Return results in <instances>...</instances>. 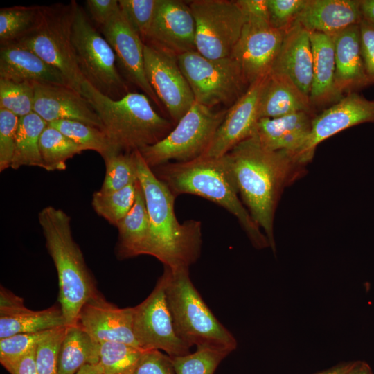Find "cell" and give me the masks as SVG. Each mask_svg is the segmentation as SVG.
Segmentation results:
<instances>
[{"label": "cell", "mask_w": 374, "mask_h": 374, "mask_svg": "<svg viewBox=\"0 0 374 374\" xmlns=\"http://www.w3.org/2000/svg\"><path fill=\"white\" fill-rule=\"evenodd\" d=\"M225 157L239 194L275 252L276 208L284 187L301 166L285 151L268 150L253 136L235 145Z\"/></svg>", "instance_id": "1"}, {"label": "cell", "mask_w": 374, "mask_h": 374, "mask_svg": "<svg viewBox=\"0 0 374 374\" xmlns=\"http://www.w3.org/2000/svg\"><path fill=\"white\" fill-rule=\"evenodd\" d=\"M138 180L145 197L150 222L148 254L172 269L189 268L201 251L202 224L195 220L179 223L174 204L176 197L134 151Z\"/></svg>", "instance_id": "2"}, {"label": "cell", "mask_w": 374, "mask_h": 374, "mask_svg": "<svg viewBox=\"0 0 374 374\" xmlns=\"http://www.w3.org/2000/svg\"><path fill=\"white\" fill-rule=\"evenodd\" d=\"M152 170L175 197L195 195L222 206L237 218L254 247L261 249L269 247L267 238L238 197L225 155L168 162Z\"/></svg>", "instance_id": "3"}, {"label": "cell", "mask_w": 374, "mask_h": 374, "mask_svg": "<svg viewBox=\"0 0 374 374\" xmlns=\"http://www.w3.org/2000/svg\"><path fill=\"white\" fill-rule=\"evenodd\" d=\"M38 221L57 270L58 301L66 326L77 325L82 307L98 292L94 280L73 238L70 216L60 208L47 206L39 213Z\"/></svg>", "instance_id": "4"}, {"label": "cell", "mask_w": 374, "mask_h": 374, "mask_svg": "<svg viewBox=\"0 0 374 374\" xmlns=\"http://www.w3.org/2000/svg\"><path fill=\"white\" fill-rule=\"evenodd\" d=\"M82 91L119 153H131L153 145L172 130L171 123L154 110L143 93L130 91L121 98L114 100L100 93L87 81Z\"/></svg>", "instance_id": "5"}, {"label": "cell", "mask_w": 374, "mask_h": 374, "mask_svg": "<svg viewBox=\"0 0 374 374\" xmlns=\"http://www.w3.org/2000/svg\"><path fill=\"white\" fill-rule=\"evenodd\" d=\"M166 294L178 337L190 348H211L231 353L237 348L232 333L213 314L194 286L188 268L164 267Z\"/></svg>", "instance_id": "6"}, {"label": "cell", "mask_w": 374, "mask_h": 374, "mask_svg": "<svg viewBox=\"0 0 374 374\" xmlns=\"http://www.w3.org/2000/svg\"><path fill=\"white\" fill-rule=\"evenodd\" d=\"M76 6L72 1L67 4L42 6L41 20L36 28L9 45L33 52L62 72L71 87L82 94L85 80L78 69L71 41Z\"/></svg>", "instance_id": "7"}, {"label": "cell", "mask_w": 374, "mask_h": 374, "mask_svg": "<svg viewBox=\"0 0 374 374\" xmlns=\"http://www.w3.org/2000/svg\"><path fill=\"white\" fill-rule=\"evenodd\" d=\"M71 41L78 69L85 81L102 94L118 100L130 91L116 65V55L78 3Z\"/></svg>", "instance_id": "8"}, {"label": "cell", "mask_w": 374, "mask_h": 374, "mask_svg": "<svg viewBox=\"0 0 374 374\" xmlns=\"http://www.w3.org/2000/svg\"><path fill=\"white\" fill-rule=\"evenodd\" d=\"M226 111L214 112L195 102L166 137L139 150L143 160L154 168L172 161L185 162L202 156Z\"/></svg>", "instance_id": "9"}, {"label": "cell", "mask_w": 374, "mask_h": 374, "mask_svg": "<svg viewBox=\"0 0 374 374\" xmlns=\"http://www.w3.org/2000/svg\"><path fill=\"white\" fill-rule=\"evenodd\" d=\"M195 101L211 108L232 105L249 87L240 66L231 56L208 58L197 51L177 56Z\"/></svg>", "instance_id": "10"}, {"label": "cell", "mask_w": 374, "mask_h": 374, "mask_svg": "<svg viewBox=\"0 0 374 374\" xmlns=\"http://www.w3.org/2000/svg\"><path fill=\"white\" fill-rule=\"evenodd\" d=\"M195 26V50L203 56H231L247 15L238 1L195 0L188 3Z\"/></svg>", "instance_id": "11"}, {"label": "cell", "mask_w": 374, "mask_h": 374, "mask_svg": "<svg viewBox=\"0 0 374 374\" xmlns=\"http://www.w3.org/2000/svg\"><path fill=\"white\" fill-rule=\"evenodd\" d=\"M133 328L141 349L163 350L171 357L190 353V348L176 333L163 274L149 296L134 307Z\"/></svg>", "instance_id": "12"}, {"label": "cell", "mask_w": 374, "mask_h": 374, "mask_svg": "<svg viewBox=\"0 0 374 374\" xmlns=\"http://www.w3.org/2000/svg\"><path fill=\"white\" fill-rule=\"evenodd\" d=\"M364 123H374V100H368L355 91L346 93L314 117L310 132L301 146L294 152L287 154L297 165L303 166L312 159L319 143Z\"/></svg>", "instance_id": "13"}, {"label": "cell", "mask_w": 374, "mask_h": 374, "mask_svg": "<svg viewBox=\"0 0 374 374\" xmlns=\"http://www.w3.org/2000/svg\"><path fill=\"white\" fill-rule=\"evenodd\" d=\"M145 70L155 94L177 123L195 103L190 85L175 55L150 42H144Z\"/></svg>", "instance_id": "14"}, {"label": "cell", "mask_w": 374, "mask_h": 374, "mask_svg": "<svg viewBox=\"0 0 374 374\" xmlns=\"http://www.w3.org/2000/svg\"><path fill=\"white\" fill-rule=\"evenodd\" d=\"M283 36L268 20L247 15L231 57L240 66L249 85L270 73Z\"/></svg>", "instance_id": "15"}, {"label": "cell", "mask_w": 374, "mask_h": 374, "mask_svg": "<svg viewBox=\"0 0 374 374\" xmlns=\"http://www.w3.org/2000/svg\"><path fill=\"white\" fill-rule=\"evenodd\" d=\"M101 30L129 81L139 88L155 105L160 106L161 103L146 77L144 42L129 24L120 8L101 26Z\"/></svg>", "instance_id": "16"}, {"label": "cell", "mask_w": 374, "mask_h": 374, "mask_svg": "<svg viewBox=\"0 0 374 374\" xmlns=\"http://www.w3.org/2000/svg\"><path fill=\"white\" fill-rule=\"evenodd\" d=\"M133 321L134 307L118 308L98 291L82 307L78 324L96 343L116 341L139 348Z\"/></svg>", "instance_id": "17"}, {"label": "cell", "mask_w": 374, "mask_h": 374, "mask_svg": "<svg viewBox=\"0 0 374 374\" xmlns=\"http://www.w3.org/2000/svg\"><path fill=\"white\" fill-rule=\"evenodd\" d=\"M195 21L188 5L179 0H159L145 42L175 55L195 50Z\"/></svg>", "instance_id": "18"}, {"label": "cell", "mask_w": 374, "mask_h": 374, "mask_svg": "<svg viewBox=\"0 0 374 374\" xmlns=\"http://www.w3.org/2000/svg\"><path fill=\"white\" fill-rule=\"evenodd\" d=\"M268 75L250 84L243 95L227 109L224 120L202 156L223 157L238 143L252 136L259 120L261 90Z\"/></svg>", "instance_id": "19"}, {"label": "cell", "mask_w": 374, "mask_h": 374, "mask_svg": "<svg viewBox=\"0 0 374 374\" xmlns=\"http://www.w3.org/2000/svg\"><path fill=\"white\" fill-rule=\"evenodd\" d=\"M33 112L47 123L61 120L77 121L104 131V126L91 105L82 93L69 86L33 82Z\"/></svg>", "instance_id": "20"}, {"label": "cell", "mask_w": 374, "mask_h": 374, "mask_svg": "<svg viewBox=\"0 0 374 374\" xmlns=\"http://www.w3.org/2000/svg\"><path fill=\"white\" fill-rule=\"evenodd\" d=\"M65 326L60 305L33 310L26 307L22 298L1 286L0 339L16 334L38 332Z\"/></svg>", "instance_id": "21"}, {"label": "cell", "mask_w": 374, "mask_h": 374, "mask_svg": "<svg viewBox=\"0 0 374 374\" xmlns=\"http://www.w3.org/2000/svg\"><path fill=\"white\" fill-rule=\"evenodd\" d=\"M313 54L309 32L298 23L284 33L283 42L271 72L287 75L309 96Z\"/></svg>", "instance_id": "22"}, {"label": "cell", "mask_w": 374, "mask_h": 374, "mask_svg": "<svg viewBox=\"0 0 374 374\" xmlns=\"http://www.w3.org/2000/svg\"><path fill=\"white\" fill-rule=\"evenodd\" d=\"M335 50V87L340 98L370 85L361 55L359 27L355 24L332 36Z\"/></svg>", "instance_id": "23"}, {"label": "cell", "mask_w": 374, "mask_h": 374, "mask_svg": "<svg viewBox=\"0 0 374 374\" xmlns=\"http://www.w3.org/2000/svg\"><path fill=\"white\" fill-rule=\"evenodd\" d=\"M362 19L359 0H305L295 23L332 37Z\"/></svg>", "instance_id": "24"}, {"label": "cell", "mask_w": 374, "mask_h": 374, "mask_svg": "<svg viewBox=\"0 0 374 374\" xmlns=\"http://www.w3.org/2000/svg\"><path fill=\"white\" fill-rule=\"evenodd\" d=\"M312 113L298 112L276 118H260L252 134L264 148L292 154L308 136Z\"/></svg>", "instance_id": "25"}, {"label": "cell", "mask_w": 374, "mask_h": 374, "mask_svg": "<svg viewBox=\"0 0 374 374\" xmlns=\"http://www.w3.org/2000/svg\"><path fill=\"white\" fill-rule=\"evenodd\" d=\"M0 78L69 86L64 75L33 52L12 45L0 48Z\"/></svg>", "instance_id": "26"}, {"label": "cell", "mask_w": 374, "mask_h": 374, "mask_svg": "<svg viewBox=\"0 0 374 374\" xmlns=\"http://www.w3.org/2000/svg\"><path fill=\"white\" fill-rule=\"evenodd\" d=\"M313 109L309 96L287 75L270 72L260 96L259 119L280 117L298 112L313 114Z\"/></svg>", "instance_id": "27"}, {"label": "cell", "mask_w": 374, "mask_h": 374, "mask_svg": "<svg viewBox=\"0 0 374 374\" xmlns=\"http://www.w3.org/2000/svg\"><path fill=\"white\" fill-rule=\"evenodd\" d=\"M313 54L312 82L310 100L314 107L336 103L340 98L335 87V50L333 38L328 35L309 32Z\"/></svg>", "instance_id": "28"}, {"label": "cell", "mask_w": 374, "mask_h": 374, "mask_svg": "<svg viewBox=\"0 0 374 374\" xmlns=\"http://www.w3.org/2000/svg\"><path fill=\"white\" fill-rule=\"evenodd\" d=\"M116 254L120 259L147 255L150 222L145 197L138 180L134 204L129 213L119 222Z\"/></svg>", "instance_id": "29"}, {"label": "cell", "mask_w": 374, "mask_h": 374, "mask_svg": "<svg viewBox=\"0 0 374 374\" xmlns=\"http://www.w3.org/2000/svg\"><path fill=\"white\" fill-rule=\"evenodd\" d=\"M98 343L78 325L66 326L61 344L58 374H75L84 365L97 364Z\"/></svg>", "instance_id": "30"}, {"label": "cell", "mask_w": 374, "mask_h": 374, "mask_svg": "<svg viewBox=\"0 0 374 374\" xmlns=\"http://www.w3.org/2000/svg\"><path fill=\"white\" fill-rule=\"evenodd\" d=\"M48 123L37 114L19 118L15 147L11 168L17 170L22 166H34L45 169L40 150V136Z\"/></svg>", "instance_id": "31"}, {"label": "cell", "mask_w": 374, "mask_h": 374, "mask_svg": "<svg viewBox=\"0 0 374 374\" xmlns=\"http://www.w3.org/2000/svg\"><path fill=\"white\" fill-rule=\"evenodd\" d=\"M42 6H15L0 9L1 46L13 44L33 32L38 26Z\"/></svg>", "instance_id": "32"}, {"label": "cell", "mask_w": 374, "mask_h": 374, "mask_svg": "<svg viewBox=\"0 0 374 374\" xmlns=\"http://www.w3.org/2000/svg\"><path fill=\"white\" fill-rule=\"evenodd\" d=\"M82 146L86 150L97 152L104 159L118 154L105 131L82 122L70 120L48 123Z\"/></svg>", "instance_id": "33"}, {"label": "cell", "mask_w": 374, "mask_h": 374, "mask_svg": "<svg viewBox=\"0 0 374 374\" xmlns=\"http://www.w3.org/2000/svg\"><path fill=\"white\" fill-rule=\"evenodd\" d=\"M39 150L45 170L48 171L64 170L69 159L86 150L48 125L40 136Z\"/></svg>", "instance_id": "34"}, {"label": "cell", "mask_w": 374, "mask_h": 374, "mask_svg": "<svg viewBox=\"0 0 374 374\" xmlns=\"http://www.w3.org/2000/svg\"><path fill=\"white\" fill-rule=\"evenodd\" d=\"M145 350L122 342H100L98 363L103 374H132Z\"/></svg>", "instance_id": "35"}, {"label": "cell", "mask_w": 374, "mask_h": 374, "mask_svg": "<svg viewBox=\"0 0 374 374\" xmlns=\"http://www.w3.org/2000/svg\"><path fill=\"white\" fill-rule=\"evenodd\" d=\"M137 181L114 192L102 193L98 190L93 193L91 206L95 212L116 227L134 204Z\"/></svg>", "instance_id": "36"}, {"label": "cell", "mask_w": 374, "mask_h": 374, "mask_svg": "<svg viewBox=\"0 0 374 374\" xmlns=\"http://www.w3.org/2000/svg\"><path fill=\"white\" fill-rule=\"evenodd\" d=\"M105 176L99 190L100 192L118 190L138 181L134 152L112 155L105 159Z\"/></svg>", "instance_id": "37"}, {"label": "cell", "mask_w": 374, "mask_h": 374, "mask_svg": "<svg viewBox=\"0 0 374 374\" xmlns=\"http://www.w3.org/2000/svg\"><path fill=\"white\" fill-rule=\"evenodd\" d=\"M20 333L0 339V362L12 374L19 362L52 330Z\"/></svg>", "instance_id": "38"}, {"label": "cell", "mask_w": 374, "mask_h": 374, "mask_svg": "<svg viewBox=\"0 0 374 374\" xmlns=\"http://www.w3.org/2000/svg\"><path fill=\"white\" fill-rule=\"evenodd\" d=\"M231 353L211 348H197L193 353L171 357L177 374H214Z\"/></svg>", "instance_id": "39"}, {"label": "cell", "mask_w": 374, "mask_h": 374, "mask_svg": "<svg viewBox=\"0 0 374 374\" xmlns=\"http://www.w3.org/2000/svg\"><path fill=\"white\" fill-rule=\"evenodd\" d=\"M33 82H16L0 78V108L22 117L33 112Z\"/></svg>", "instance_id": "40"}, {"label": "cell", "mask_w": 374, "mask_h": 374, "mask_svg": "<svg viewBox=\"0 0 374 374\" xmlns=\"http://www.w3.org/2000/svg\"><path fill=\"white\" fill-rule=\"evenodd\" d=\"M159 0H119L120 10L134 30L145 42Z\"/></svg>", "instance_id": "41"}, {"label": "cell", "mask_w": 374, "mask_h": 374, "mask_svg": "<svg viewBox=\"0 0 374 374\" xmlns=\"http://www.w3.org/2000/svg\"><path fill=\"white\" fill-rule=\"evenodd\" d=\"M66 326L53 329L37 345L35 362L38 374H58L59 353Z\"/></svg>", "instance_id": "42"}, {"label": "cell", "mask_w": 374, "mask_h": 374, "mask_svg": "<svg viewBox=\"0 0 374 374\" xmlns=\"http://www.w3.org/2000/svg\"><path fill=\"white\" fill-rule=\"evenodd\" d=\"M19 117L0 108V172L11 168Z\"/></svg>", "instance_id": "43"}, {"label": "cell", "mask_w": 374, "mask_h": 374, "mask_svg": "<svg viewBox=\"0 0 374 374\" xmlns=\"http://www.w3.org/2000/svg\"><path fill=\"white\" fill-rule=\"evenodd\" d=\"M305 0H267L269 23L283 33L295 23Z\"/></svg>", "instance_id": "44"}, {"label": "cell", "mask_w": 374, "mask_h": 374, "mask_svg": "<svg viewBox=\"0 0 374 374\" xmlns=\"http://www.w3.org/2000/svg\"><path fill=\"white\" fill-rule=\"evenodd\" d=\"M132 374H177L170 356L159 350H146Z\"/></svg>", "instance_id": "45"}, {"label": "cell", "mask_w": 374, "mask_h": 374, "mask_svg": "<svg viewBox=\"0 0 374 374\" xmlns=\"http://www.w3.org/2000/svg\"><path fill=\"white\" fill-rule=\"evenodd\" d=\"M361 55L366 75L374 84V24L362 19L359 24Z\"/></svg>", "instance_id": "46"}, {"label": "cell", "mask_w": 374, "mask_h": 374, "mask_svg": "<svg viewBox=\"0 0 374 374\" xmlns=\"http://www.w3.org/2000/svg\"><path fill=\"white\" fill-rule=\"evenodd\" d=\"M85 3L91 19L100 26L119 8L117 0H87Z\"/></svg>", "instance_id": "47"}, {"label": "cell", "mask_w": 374, "mask_h": 374, "mask_svg": "<svg viewBox=\"0 0 374 374\" xmlns=\"http://www.w3.org/2000/svg\"><path fill=\"white\" fill-rule=\"evenodd\" d=\"M247 15L265 19L269 21L267 0H238Z\"/></svg>", "instance_id": "48"}, {"label": "cell", "mask_w": 374, "mask_h": 374, "mask_svg": "<svg viewBox=\"0 0 374 374\" xmlns=\"http://www.w3.org/2000/svg\"><path fill=\"white\" fill-rule=\"evenodd\" d=\"M35 349L36 347L22 358L12 374H38L35 362Z\"/></svg>", "instance_id": "49"}, {"label": "cell", "mask_w": 374, "mask_h": 374, "mask_svg": "<svg viewBox=\"0 0 374 374\" xmlns=\"http://www.w3.org/2000/svg\"><path fill=\"white\" fill-rule=\"evenodd\" d=\"M357 363V361L341 364L317 374H352Z\"/></svg>", "instance_id": "50"}, {"label": "cell", "mask_w": 374, "mask_h": 374, "mask_svg": "<svg viewBox=\"0 0 374 374\" xmlns=\"http://www.w3.org/2000/svg\"><path fill=\"white\" fill-rule=\"evenodd\" d=\"M359 9L362 19L374 24V0H359Z\"/></svg>", "instance_id": "51"}, {"label": "cell", "mask_w": 374, "mask_h": 374, "mask_svg": "<svg viewBox=\"0 0 374 374\" xmlns=\"http://www.w3.org/2000/svg\"><path fill=\"white\" fill-rule=\"evenodd\" d=\"M75 374H103V371L98 363L87 364L84 365Z\"/></svg>", "instance_id": "52"}, {"label": "cell", "mask_w": 374, "mask_h": 374, "mask_svg": "<svg viewBox=\"0 0 374 374\" xmlns=\"http://www.w3.org/2000/svg\"><path fill=\"white\" fill-rule=\"evenodd\" d=\"M352 374H373L370 366L365 362L357 361Z\"/></svg>", "instance_id": "53"}]
</instances>
